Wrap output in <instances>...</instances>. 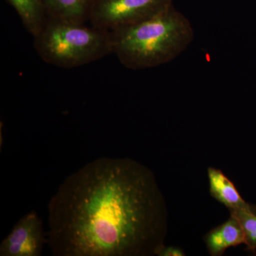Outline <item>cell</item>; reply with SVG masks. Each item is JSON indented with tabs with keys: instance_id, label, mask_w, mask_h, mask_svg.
Masks as SVG:
<instances>
[{
	"instance_id": "1",
	"label": "cell",
	"mask_w": 256,
	"mask_h": 256,
	"mask_svg": "<svg viewBox=\"0 0 256 256\" xmlns=\"http://www.w3.org/2000/svg\"><path fill=\"white\" fill-rule=\"evenodd\" d=\"M55 256H152L168 210L154 174L130 158H98L69 175L48 205Z\"/></svg>"
},
{
	"instance_id": "2",
	"label": "cell",
	"mask_w": 256,
	"mask_h": 256,
	"mask_svg": "<svg viewBox=\"0 0 256 256\" xmlns=\"http://www.w3.org/2000/svg\"><path fill=\"white\" fill-rule=\"evenodd\" d=\"M112 53L132 70L170 63L193 42L190 20L173 5L152 18L110 32Z\"/></svg>"
},
{
	"instance_id": "3",
	"label": "cell",
	"mask_w": 256,
	"mask_h": 256,
	"mask_svg": "<svg viewBox=\"0 0 256 256\" xmlns=\"http://www.w3.org/2000/svg\"><path fill=\"white\" fill-rule=\"evenodd\" d=\"M48 18L34 37L37 53L46 63L76 68L112 53L110 32L92 25Z\"/></svg>"
},
{
	"instance_id": "4",
	"label": "cell",
	"mask_w": 256,
	"mask_h": 256,
	"mask_svg": "<svg viewBox=\"0 0 256 256\" xmlns=\"http://www.w3.org/2000/svg\"><path fill=\"white\" fill-rule=\"evenodd\" d=\"M173 0H94L89 20L108 32L140 22L172 5Z\"/></svg>"
},
{
	"instance_id": "5",
	"label": "cell",
	"mask_w": 256,
	"mask_h": 256,
	"mask_svg": "<svg viewBox=\"0 0 256 256\" xmlns=\"http://www.w3.org/2000/svg\"><path fill=\"white\" fill-rule=\"evenodd\" d=\"M46 234L40 216L34 210L24 216L0 245L1 256H41Z\"/></svg>"
},
{
	"instance_id": "6",
	"label": "cell",
	"mask_w": 256,
	"mask_h": 256,
	"mask_svg": "<svg viewBox=\"0 0 256 256\" xmlns=\"http://www.w3.org/2000/svg\"><path fill=\"white\" fill-rule=\"evenodd\" d=\"M208 178L210 195L230 212L248 210L256 213V206L242 198L234 184L222 170L210 166L208 168Z\"/></svg>"
},
{
	"instance_id": "7",
	"label": "cell",
	"mask_w": 256,
	"mask_h": 256,
	"mask_svg": "<svg viewBox=\"0 0 256 256\" xmlns=\"http://www.w3.org/2000/svg\"><path fill=\"white\" fill-rule=\"evenodd\" d=\"M210 256H222L229 248L246 244L245 234L237 218L230 216L225 223L210 230L204 237Z\"/></svg>"
},
{
	"instance_id": "8",
	"label": "cell",
	"mask_w": 256,
	"mask_h": 256,
	"mask_svg": "<svg viewBox=\"0 0 256 256\" xmlns=\"http://www.w3.org/2000/svg\"><path fill=\"white\" fill-rule=\"evenodd\" d=\"M94 0H42L48 18L84 24L90 16Z\"/></svg>"
},
{
	"instance_id": "9",
	"label": "cell",
	"mask_w": 256,
	"mask_h": 256,
	"mask_svg": "<svg viewBox=\"0 0 256 256\" xmlns=\"http://www.w3.org/2000/svg\"><path fill=\"white\" fill-rule=\"evenodd\" d=\"M16 10L26 30L35 37L46 22L42 0H6Z\"/></svg>"
},
{
	"instance_id": "10",
	"label": "cell",
	"mask_w": 256,
	"mask_h": 256,
	"mask_svg": "<svg viewBox=\"0 0 256 256\" xmlns=\"http://www.w3.org/2000/svg\"><path fill=\"white\" fill-rule=\"evenodd\" d=\"M230 216L235 217L242 225L245 234L246 245L248 249L255 252L256 250V213L248 210L230 212Z\"/></svg>"
},
{
	"instance_id": "11",
	"label": "cell",
	"mask_w": 256,
	"mask_h": 256,
	"mask_svg": "<svg viewBox=\"0 0 256 256\" xmlns=\"http://www.w3.org/2000/svg\"><path fill=\"white\" fill-rule=\"evenodd\" d=\"M186 255L181 248L172 246H163L160 249L156 256H184Z\"/></svg>"
}]
</instances>
